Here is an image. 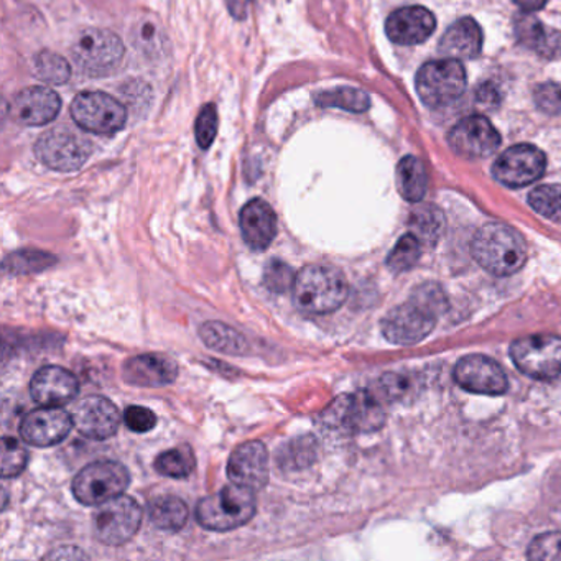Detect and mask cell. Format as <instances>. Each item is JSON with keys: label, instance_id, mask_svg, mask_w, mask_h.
<instances>
[{"label": "cell", "instance_id": "6da1fadb", "mask_svg": "<svg viewBox=\"0 0 561 561\" xmlns=\"http://www.w3.org/2000/svg\"><path fill=\"white\" fill-rule=\"evenodd\" d=\"M445 294L436 284H423L409 301L393 308L382 320V333L397 346H410L425 340L446 310Z\"/></svg>", "mask_w": 561, "mask_h": 561}, {"label": "cell", "instance_id": "7a4b0ae2", "mask_svg": "<svg viewBox=\"0 0 561 561\" xmlns=\"http://www.w3.org/2000/svg\"><path fill=\"white\" fill-rule=\"evenodd\" d=\"M347 290L343 272L323 264L301 268L291 288L295 307L307 314L333 313L346 301Z\"/></svg>", "mask_w": 561, "mask_h": 561}, {"label": "cell", "instance_id": "3957f363", "mask_svg": "<svg viewBox=\"0 0 561 561\" xmlns=\"http://www.w3.org/2000/svg\"><path fill=\"white\" fill-rule=\"evenodd\" d=\"M472 257L484 271L507 277L520 271L527 262V245L511 226L491 222L476 232L471 245Z\"/></svg>", "mask_w": 561, "mask_h": 561}, {"label": "cell", "instance_id": "277c9868", "mask_svg": "<svg viewBox=\"0 0 561 561\" xmlns=\"http://www.w3.org/2000/svg\"><path fill=\"white\" fill-rule=\"evenodd\" d=\"M255 492L238 484H229L216 494L199 501L196 520L206 530L229 531L254 518L257 511Z\"/></svg>", "mask_w": 561, "mask_h": 561}, {"label": "cell", "instance_id": "5b68a950", "mask_svg": "<svg viewBox=\"0 0 561 561\" xmlns=\"http://www.w3.org/2000/svg\"><path fill=\"white\" fill-rule=\"evenodd\" d=\"M321 422L330 430L343 433H370L382 428L386 412L382 403L369 390L337 397L321 413Z\"/></svg>", "mask_w": 561, "mask_h": 561}, {"label": "cell", "instance_id": "8992f818", "mask_svg": "<svg viewBox=\"0 0 561 561\" xmlns=\"http://www.w3.org/2000/svg\"><path fill=\"white\" fill-rule=\"evenodd\" d=\"M123 41L103 28H90L78 35L71 45V58L88 77H106L113 73L124 58Z\"/></svg>", "mask_w": 561, "mask_h": 561}, {"label": "cell", "instance_id": "52a82bcc", "mask_svg": "<svg viewBox=\"0 0 561 561\" xmlns=\"http://www.w3.org/2000/svg\"><path fill=\"white\" fill-rule=\"evenodd\" d=\"M129 482L130 476L126 466L116 461H96L78 472L71 489L78 502L98 507L117 495H123L129 488Z\"/></svg>", "mask_w": 561, "mask_h": 561}, {"label": "cell", "instance_id": "ba28073f", "mask_svg": "<svg viewBox=\"0 0 561 561\" xmlns=\"http://www.w3.org/2000/svg\"><path fill=\"white\" fill-rule=\"evenodd\" d=\"M142 515V507L136 499L117 495L98 505L93 515L94 535L101 543L121 547L139 531Z\"/></svg>", "mask_w": 561, "mask_h": 561}, {"label": "cell", "instance_id": "9c48e42d", "mask_svg": "<svg viewBox=\"0 0 561 561\" xmlns=\"http://www.w3.org/2000/svg\"><path fill=\"white\" fill-rule=\"evenodd\" d=\"M71 117L75 123L98 136H113L124 129L127 110L116 98L101 91H84L71 103Z\"/></svg>", "mask_w": 561, "mask_h": 561}, {"label": "cell", "instance_id": "30bf717a", "mask_svg": "<svg viewBox=\"0 0 561 561\" xmlns=\"http://www.w3.org/2000/svg\"><path fill=\"white\" fill-rule=\"evenodd\" d=\"M466 88V71L461 61L453 58L428 61L416 75L420 100L430 107H442L458 100Z\"/></svg>", "mask_w": 561, "mask_h": 561}, {"label": "cell", "instance_id": "8fae6325", "mask_svg": "<svg viewBox=\"0 0 561 561\" xmlns=\"http://www.w3.org/2000/svg\"><path fill=\"white\" fill-rule=\"evenodd\" d=\"M91 153H93V144L90 139L68 127L48 130L35 146V156L45 167L55 172H77L88 162Z\"/></svg>", "mask_w": 561, "mask_h": 561}, {"label": "cell", "instance_id": "7c38bea8", "mask_svg": "<svg viewBox=\"0 0 561 561\" xmlns=\"http://www.w3.org/2000/svg\"><path fill=\"white\" fill-rule=\"evenodd\" d=\"M511 357L525 376L554 379L561 374V337L553 334L520 337L512 343Z\"/></svg>", "mask_w": 561, "mask_h": 561}, {"label": "cell", "instance_id": "4fadbf2b", "mask_svg": "<svg viewBox=\"0 0 561 561\" xmlns=\"http://www.w3.org/2000/svg\"><path fill=\"white\" fill-rule=\"evenodd\" d=\"M547 169L545 153L537 147L520 144L501 153L492 167V175L508 188H522L541 179Z\"/></svg>", "mask_w": 561, "mask_h": 561}, {"label": "cell", "instance_id": "5bb4252c", "mask_svg": "<svg viewBox=\"0 0 561 561\" xmlns=\"http://www.w3.org/2000/svg\"><path fill=\"white\" fill-rule=\"evenodd\" d=\"M448 142L465 159H484L501 146V136L485 117L469 116L453 127Z\"/></svg>", "mask_w": 561, "mask_h": 561}, {"label": "cell", "instance_id": "9a60e30c", "mask_svg": "<svg viewBox=\"0 0 561 561\" xmlns=\"http://www.w3.org/2000/svg\"><path fill=\"white\" fill-rule=\"evenodd\" d=\"M455 380L468 392L502 396L507 390V376L495 360L481 354L462 357L455 367Z\"/></svg>", "mask_w": 561, "mask_h": 561}, {"label": "cell", "instance_id": "2e32d148", "mask_svg": "<svg viewBox=\"0 0 561 561\" xmlns=\"http://www.w3.org/2000/svg\"><path fill=\"white\" fill-rule=\"evenodd\" d=\"M73 426L71 413L58 407H44L24 416L21 423V435L28 445L47 448L64 442Z\"/></svg>", "mask_w": 561, "mask_h": 561}, {"label": "cell", "instance_id": "e0dca14e", "mask_svg": "<svg viewBox=\"0 0 561 561\" xmlns=\"http://www.w3.org/2000/svg\"><path fill=\"white\" fill-rule=\"evenodd\" d=\"M268 472V451L261 442L242 443L228 461L229 481L254 492L267 485Z\"/></svg>", "mask_w": 561, "mask_h": 561}, {"label": "cell", "instance_id": "ac0fdd59", "mask_svg": "<svg viewBox=\"0 0 561 561\" xmlns=\"http://www.w3.org/2000/svg\"><path fill=\"white\" fill-rule=\"evenodd\" d=\"M71 415L78 432L90 439L111 438L121 425L119 410L106 397H87L75 407Z\"/></svg>", "mask_w": 561, "mask_h": 561}, {"label": "cell", "instance_id": "d6986e66", "mask_svg": "<svg viewBox=\"0 0 561 561\" xmlns=\"http://www.w3.org/2000/svg\"><path fill=\"white\" fill-rule=\"evenodd\" d=\"M61 111V100L54 90L45 87H31L22 90L12 101V119L21 126L38 127L57 119Z\"/></svg>", "mask_w": 561, "mask_h": 561}, {"label": "cell", "instance_id": "ffe728a7", "mask_svg": "<svg viewBox=\"0 0 561 561\" xmlns=\"http://www.w3.org/2000/svg\"><path fill=\"white\" fill-rule=\"evenodd\" d=\"M80 383L70 370L58 366L42 367L31 382V396L42 407H61L77 399Z\"/></svg>", "mask_w": 561, "mask_h": 561}, {"label": "cell", "instance_id": "44dd1931", "mask_svg": "<svg viewBox=\"0 0 561 561\" xmlns=\"http://www.w3.org/2000/svg\"><path fill=\"white\" fill-rule=\"evenodd\" d=\"M179 376V366L175 360L162 354H140L130 357L124 363L123 377L127 383L136 387H159L170 386Z\"/></svg>", "mask_w": 561, "mask_h": 561}, {"label": "cell", "instance_id": "7402d4cb", "mask_svg": "<svg viewBox=\"0 0 561 561\" xmlns=\"http://www.w3.org/2000/svg\"><path fill=\"white\" fill-rule=\"evenodd\" d=\"M435 28V15L419 5L399 9L386 22L387 37L399 45L423 44L432 37Z\"/></svg>", "mask_w": 561, "mask_h": 561}, {"label": "cell", "instance_id": "603a6c76", "mask_svg": "<svg viewBox=\"0 0 561 561\" xmlns=\"http://www.w3.org/2000/svg\"><path fill=\"white\" fill-rule=\"evenodd\" d=\"M239 226L242 239L252 251H265L277 236V215L267 202L255 198L242 208Z\"/></svg>", "mask_w": 561, "mask_h": 561}, {"label": "cell", "instance_id": "cb8c5ba5", "mask_svg": "<svg viewBox=\"0 0 561 561\" xmlns=\"http://www.w3.org/2000/svg\"><path fill=\"white\" fill-rule=\"evenodd\" d=\"M482 32L474 19H459L443 35L439 50L453 60H472L481 54Z\"/></svg>", "mask_w": 561, "mask_h": 561}, {"label": "cell", "instance_id": "d4e9b609", "mask_svg": "<svg viewBox=\"0 0 561 561\" xmlns=\"http://www.w3.org/2000/svg\"><path fill=\"white\" fill-rule=\"evenodd\" d=\"M515 35L522 45L540 57L548 58V60L561 57L560 32L545 27L534 15H518L515 21Z\"/></svg>", "mask_w": 561, "mask_h": 561}, {"label": "cell", "instance_id": "484cf974", "mask_svg": "<svg viewBox=\"0 0 561 561\" xmlns=\"http://www.w3.org/2000/svg\"><path fill=\"white\" fill-rule=\"evenodd\" d=\"M199 337L209 350L229 354V356H244L251 347L244 334L221 321H208L203 324L199 328Z\"/></svg>", "mask_w": 561, "mask_h": 561}, {"label": "cell", "instance_id": "4316f807", "mask_svg": "<svg viewBox=\"0 0 561 561\" xmlns=\"http://www.w3.org/2000/svg\"><path fill=\"white\" fill-rule=\"evenodd\" d=\"M397 186L403 199L419 203L425 198L428 176L422 160L413 156L403 157L397 165Z\"/></svg>", "mask_w": 561, "mask_h": 561}, {"label": "cell", "instance_id": "83f0119b", "mask_svg": "<svg viewBox=\"0 0 561 561\" xmlns=\"http://www.w3.org/2000/svg\"><path fill=\"white\" fill-rule=\"evenodd\" d=\"M150 520L160 530L179 531L188 522L190 512L185 501L176 495H162L153 499L149 505Z\"/></svg>", "mask_w": 561, "mask_h": 561}, {"label": "cell", "instance_id": "f1b7e54d", "mask_svg": "<svg viewBox=\"0 0 561 561\" xmlns=\"http://www.w3.org/2000/svg\"><path fill=\"white\" fill-rule=\"evenodd\" d=\"M195 453L188 445H180L169 451H163L156 459L157 472L165 478L185 479L195 471Z\"/></svg>", "mask_w": 561, "mask_h": 561}, {"label": "cell", "instance_id": "f546056e", "mask_svg": "<svg viewBox=\"0 0 561 561\" xmlns=\"http://www.w3.org/2000/svg\"><path fill=\"white\" fill-rule=\"evenodd\" d=\"M317 104L320 107H337L350 113H364L369 110L370 98L356 88H336V90L321 93L317 98Z\"/></svg>", "mask_w": 561, "mask_h": 561}, {"label": "cell", "instance_id": "4dcf8cb0", "mask_svg": "<svg viewBox=\"0 0 561 561\" xmlns=\"http://www.w3.org/2000/svg\"><path fill=\"white\" fill-rule=\"evenodd\" d=\"M130 41L144 55H160L165 47V35L159 22L152 18H142L130 32Z\"/></svg>", "mask_w": 561, "mask_h": 561}, {"label": "cell", "instance_id": "1f68e13d", "mask_svg": "<svg viewBox=\"0 0 561 561\" xmlns=\"http://www.w3.org/2000/svg\"><path fill=\"white\" fill-rule=\"evenodd\" d=\"M35 75L47 84L60 87L70 81L71 68L61 55L42 51L35 58Z\"/></svg>", "mask_w": 561, "mask_h": 561}, {"label": "cell", "instance_id": "d6a6232c", "mask_svg": "<svg viewBox=\"0 0 561 561\" xmlns=\"http://www.w3.org/2000/svg\"><path fill=\"white\" fill-rule=\"evenodd\" d=\"M420 254H422L420 239L413 232H409V234L399 239L396 248L390 252L389 257H387V267L396 274H403L419 262Z\"/></svg>", "mask_w": 561, "mask_h": 561}, {"label": "cell", "instance_id": "836d02e7", "mask_svg": "<svg viewBox=\"0 0 561 561\" xmlns=\"http://www.w3.org/2000/svg\"><path fill=\"white\" fill-rule=\"evenodd\" d=\"M528 205L543 218L553 222H561V186H537L528 195Z\"/></svg>", "mask_w": 561, "mask_h": 561}, {"label": "cell", "instance_id": "e575fe53", "mask_svg": "<svg viewBox=\"0 0 561 561\" xmlns=\"http://www.w3.org/2000/svg\"><path fill=\"white\" fill-rule=\"evenodd\" d=\"M54 264V255L38 251H21L5 259L4 268L11 274H34V272L45 271Z\"/></svg>", "mask_w": 561, "mask_h": 561}, {"label": "cell", "instance_id": "d590c367", "mask_svg": "<svg viewBox=\"0 0 561 561\" xmlns=\"http://www.w3.org/2000/svg\"><path fill=\"white\" fill-rule=\"evenodd\" d=\"M28 462V453L18 439L5 436L2 439V478H15L24 471Z\"/></svg>", "mask_w": 561, "mask_h": 561}, {"label": "cell", "instance_id": "8d00e7d4", "mask_svg": "<svg viewBox=\"0 0 561 561\" xmlns=\"http://www.w3.org/2000/svg\"><path fill=\"white\" fill-rule=\"evenodd\" d=\"M442 215L438 209L428 208L419 209L412 215L413 234L423 242H435L442 231Z\"/></svg>", "mask_w": 561, "mask_h": 561}, {"label": "cell", "instance_id": "74e56055", "mask_svg": "<svg viewBox=\"0 0 561 561\" xmlns=\"http://www.w3.org/2000/svg\"><path fill=\"white\" fill-rule=\"evenodd\" d=\"M218 124V111H216L215 104H206L199 113L195 126L196 142L203 150L209 149L215 142Z\"/></svg>", "mask_w": 561, "mask_h": 561}, {"label": "cell", "instance_id": "f35d334b", "mask_svg": "<svg viewBox=\"0 0 561 561\" xmlns=\"http://www.w3.org/2000/svg\"><path fill=\"white\" fill-rule=\"evenodd\" d=\"M527 557L530 560L550 561L561 560V534L551 531L535 538L528 547Z\"/></svg>", "mask_w": 561, "mask_h": 561}, {"label": "cell", "instance_id": "ab89813d", "mask_svg": "<svg viewBox=\"0 0 561 561\" xmlns=\"http://www.w3.org/2000/svg\"><path fill=\"white\" fill-rule=\"evenodd\" d=\"M295 277L297 275L294 274L290 265L282 261H271L265 267L264 284L268 290L284 294L288 288H294Z\"/></svg>", "mask_w": 561, "mask_h": 561}, {"label": "cell", "instance_id": "60d3db41", "mask_svg": "<svg viewBox=\"0 0 561 561\" xmlns=\"http://www.w3.org/2000/svg\"><path fill=\"white\" fill-rule=\"evenodd\" d=\"M535 104L545 114L561 113V84L543 83L535 88Z\"/></svg>", "mask_w": 561, "mask_h": 561}, {"label": "cell", "instance_id": "b9f144b4", "mask_svg": "<svg viewBox=\"0 0 561 561\" xmlns=\"http://www.w3.org/2000/svg\"><path fill=\"white\" fill-rule=\"evenodd\" d=\"M124 422L133 432L146 433L156 428L157 415L146 407L133 405L124 412Z\"/></svg>", "mask_w": 561, "mask_h": 561}, {"label": "cell", "instance_id": "7bdbcfd3", "mask_svg": "<svg viewBox=\"0 0 561 561\" xmlns=\"http://www.w3.org/2000/svg\"><path fill=\"white\" fill-rule=\"evenodd\" d=\"M380 392L390 400H400L410 392V380L402 374H386L379 382Z\"/></svg>", "mask_w": 561, "mask_h": 561}, {"label": "cell", "instance_id": "ee69618b", "mask_svg": "<svg viewBox=\"0 0 561 561\" xmlns=\"http://www.w3.org/2000/svg\"><path fill=\"white\" fill-rule=\"evenodd\" d=\"M476 100L481 104H488V106H495L501 100L499 96V91L495 90L491 84H484V87L479 88L478 94H476Z\"/></svg>", "mask_w": 561, "mask_h": 561}, {"label": "cell", "instance_id": "f6af8a7d", "mask_svg": "<svg viewBox=\"0 0 561 561\" xmlns=\"http://www.w3.org/2000/svg\"><path fill=\"white\" fill-rule=\"evenodd\" d=\"M515 5L522 9L525 12H537L540 9L545 8L548 0H514Z\"/></svg>", "mask_w": 561, "mask_h": 561}, {"label": "cell", "instance_id": "bcb514c9", "mask_svg": "<svg viewBox=\"0 0 561 561\" xmlns=\"http://www.w3.org/2000/svg\"><path fill=\"white\" fill-rule=\"evenodd\" d=\"M48 558H87V554L81 550H77V548L70 547V551H67V548H61V551L48 554Z\"/></svg>", "mask_w": 561, "mask_h": 561}, {"label": "cell", "instance_id": "7dc6e473", "mask_svg": "<svg viewBox=\"0 0 561 561\" xmlns=\"http://www.w3.org/2000/svg\"><path fill=\"white\" fill-rule=\"evenodd\" d=\"M251 0H241L238 5H236L234 9H232V14H234V18H245V12H248V5Z\"/></svg>", "mask_w": 561, "mask_h": 561}]
</instances>
